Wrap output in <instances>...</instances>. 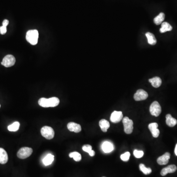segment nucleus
<instances>
[{"mask_svg": "<svg viewBox=\"0 0 177 177\" xmlns=\"http://www.w3.org/2000/svg\"><path fill=\"white\" fill-rule=\"evenodd\" d=\"M41 134L46 139L50 140L54 138L55 132L51 127L44 126L41 129Z\"/></svg>", "mask_w": 177, "mask_h": 177, "instance_id": "f03ea898", "label": "nucleus"}, {"mask_svg": "<svg viewBox=\"0 0 177 177\" xmlns=\"http://www.w3.org/2000/svg\"><path fill=\"white\" fill-rule=\"evenodd\" d=\"M151 83L152 86L154 88H158L161 86L162 84V79L159 77H154L153 78L149 80Z\"/></svg>", "mask_w": 177, "mask_h": 177, "instance_id": "dca6fc26", "label": "nucleus"}, {"mask_svg": "<svg viewBox=\"0 0 177 177\" xmlns=\"http://www.w3.org/2000/svg\"><path fill=\"white\" fill-rule=\"evenodd\" d=\"M88 154H89V155H90V156H91V157H93V156L95 155V151H93V150H92V151L88 153Z\"/></svg>", "mask_w": 177, "mask_h": 177, "instance_id": "2f4dec72", "label": "nucleus"}, {"mask_svg": "<svg viewBox=\"0 0 177 177\" xmlns=\"http://www.w3.org/2000/svg\"><path fill=\"white\" fill-rule=\"evenodd\" d=\"M133 154L136 158H141L143 156L144 152L142 151H138V150H135L133 152Z\"/></svg>", "mask_w": 177, "mask_h": 177, "instance_id": "cd10ccee", "label": "nucleus"}, {"mask_svg": "<svg viewBox=\"0 0 177 177\" xmlns=\"http://www.w3.org/2000/svg\"><path fill=\"white\" fill-rule=\"evenodd\" d=\"M49 107H54L59 105L60 103V100L56 97H53L48 99Z\"/></svg>", "mask_w": 177, "mask_h": 177, "instance_id": "4be33fe9", "label": "nucleus"}, {"mask_svg": "<svg viewBox=\"0 0 177 177\" xmlns=\"http://www.w3.org/2000/svg\"><path fill=\"white\" fill-rule=\"evenodd\" d=\"M172 30V27L167 22H165L162 23V27L160 29V32L161 33H164L167 31H170Z\"/></svg>", "mask_w": 177, "mask_h": 177, "instance_id": "aec40b11", "label": "nucleus"}, {"mask_svg": "<svg viewBox=\"0 0 177 177\" xmlns=\"http://www.w3.org/2000/svg\"><path fill=\"white\" fill-rule=\"evenodd\" d=\"M158 124L156 123H153L149 124V129H150L152 133L153 136L154 138L158 137L159 136L160 132L159 129L158 128Z\"/></svg>", "mask_w": 177, "mask_h": 177, "instance_id": "1a4fd4ad", "label": "nucleus"}, {"mask_svg": "<svg viewBox=\"0 0 177 177\" xmlns=\"http://www.w3.org/2000/svg\"><path fill=\"white\" fill-rule=\"evenodd\" d=\"M102 150L105 153H109L114 150V146L112 143L105 141L102 144Z\"/></svg>", "mask_w": 177, "mask_h": 177, "instance_id": "ddd939ff", "label": "nucleus"}, {"mask_svg": "<svg viewBox=\"0 0 177 177\" xmlns=\"http://www.w3.org/2000/svg\"></svg>", "mask_w": 177, "mask_h": 177, "instance_id": "f704fd0d", "label": "nucleus"}, {"mask_svg": "<svg viewBox=\"0 0 177 177\" xmlns=\"http://www.w3.org/2000/svg\"><path fill=\"white\" fill-rule=\"evenodd\" d=\"M16 60L15 57L12 55H7L2 59L1 64L6 67H12L15 63Z\"/></svg>", "mask_w": 177, "mask_h": 177, "instance_id": "423d86ee", "label": "nucleus"}, {"mask_svg": "<svg viewBox=\"0 0 177 177\" xmlns=\"http://www.w3.org/2000/svg\"><path fill=\"white\" fill-rule=\"evenodd\" d=\"M177 167L175 165H170L164 168L161 171V175L162 176H165L168 173H173L177 170Z\"/></svg>", "mask_w": 177, "mask_h": 177, "instance_id": "9b49d317", "label": "nucleus"}, {"mask_svg": "<svg viewBox=\"0 0 177 177\" xmlns=\"http://www.w3.org/2000/svg\"><path fill=\"white\" fill-rule=\"evenodd\" d=\"M140 170L145 175H148L152 173V169L150 168H147L143 164H140L139 165Z\"/></svg>", "mask_w": 177, "mask_h": 177, "instance_id": "a878e982", "label": "nucleus"}, {"mask_svg": "<svg viewBox=\"0 0 177 177\" xmlns=\"http://www.w3.org/2000/svg\"><path fill=\"white\" fill-rule=\"evenodd\" d=\"M0 107H1V106H0Z\"/></svg>", "mask_w": 177, "mask_h": 177, "instance_id": "72a5a7b5", "label": "nucleus"}, {"mask_svg": "<svg viewBox=\"0 0 177 177\" xmlns=\"http://www.w3.org/2000/svg\"><path fill=\"white\" fill-rule=\"evenodd\" d=\"M38 104L42 107H49L48 99L47 98H44V97L40 98L38 101Z\"/></svg>", "mask_w": 177, "mask_h": 177, "instance_id": "393cba45", "label": "nucleus"}, {"mask_svg": "<svg viewBox=\"0 0 177 177\" xmlns=\"http://www.w3.org/2000/svg\"><path fill=\"white\" fill-rule=\"evenodd\" d=\"M146 37H147L149 44L152 45H154L157 43V40L153 34H152L151 32H148L146 33Z\"/></svg>", "mask_w": 177, "mask_h": 177, "instance_id": "6ab92c4d", "label": "nucleus"}, {"mask_svg": "<svg viewBox=\"0 0 177 177\" xmlns=\"http://www.w3.org/2000/svg\"><path fill=\"white\" fill-rule=\"evenodd\" d=\"M123 126H124V131L127 134H131L132 132L133 129V122L131 119H129L127 117H126L123 119Z\"/></svg>", "mask_w": 177, "mask_h": 177, "instance_id": "7ed1b4c3", "label": "nucleus"}, {"mask_svg": "<svg viewBox=\"0 0 177 177\" xmlns=\"http://www.w3.org/2000/svg\"><path fill=\"white\" fill-rule=\"evenodd\" d=\"M8 161V155L4 149L0 148V163L6 164Z\"/></svg>", "mask_w": 177, "mask_h": 177, "instance_id": "4468645a", "label": "nucleus"}, {"mask_svg": "<svg viewBox=\"0 0 177 177\" xmlns=\"http://www.w3.org/2000/svg\"><path fill=\"white\" fill-rule=\"evenodd\" d=\"M123 118V115L121 111H115L112 113L110 117V120L113 123H118L120 122Z\"/></svg>", "mask_w": 177, "mask_h": 177, "instance_id": "6e6552de", "label": "nucleus"}, {"mask_svg": "<svg viewBox=\"0 0 177 177\" xmlns=\"http://www.w3.org/2000/svg\"><path fill=\"white\" fill-rule=\"evenodd\" d=\"M99 127H101L102 131L106 132L107 131V129L110 127V123L109 122L105 120V119H102L99 122Z\"/></svg>", "mask_w": 177, "mask_h": 177, "instance_id": "f3484780", "label": "nucleus"}, {"mask_svg": "<svg viewBox=\"0 0 177 177\" xmlns=\"http://www.w3.org/2000/svg\"><path fill=\"white\" fill-rule=\"evenodd\" d=\"M148 97V94L146 91L142 89H139L134 94V99L136 101H144Z\"/></svg>", "mask_w": 177, "mask_h": 177, "instance_id": "0eeeda50", "label": "nucleus"}, {"mask_svg": "<svg viewBox=\"0 0 177 177\" xmlns=\"http://www.w3.org/2000/svg\"><path fill=\"white\" fill-rule=\"evenodd\" d=\"M175 154H176V156H177V145H176V147H175Z\"/></svg>", "mask_w": 177, "mask_h": 177, "instance_id": "473e14b6", "label": "nucleus"}, {"mask_svg": "<svg viewBox=\"0 0 177 177\" xmlns=\"http://www.w3.org/2000/svg\"><path fill=\"white\" fill-rule=\"evenodd\" d=\"M164 18H165L164 13L161 12V13H159L158 15L154 18L153 22L156 25H160L162 23L163 21H164Z\"/></svg>", "mask_w": 177, "mask_h": 177, "instance_id": "412c9836", "label": "nucleus"}, {"mask_svg": "<svg viewBox=\"0 0 177 177\" xmlns=\"http://www.w3.org/2000/svg\"><path fill=\"white\" fill-rule=\"evenodd\" d=\"M131 156V153L129 152H126L121 156V159L124 162H127L129 160V158Z\"/></svg>", "mask_w": 177, "mask_h": 177, "instance_id": "bb28decb", "label": "nucleus"}, {"mask_svg": "<svg viewBox=\"0 0 177 177\" xmlns=\"http://www.w3.org/2000/svg\"><path fill=\"white\" fill-rule=\"evenodd\" d=\"M170 158V154L169 153H166L163 155L159 157L157 159V162L159 165H166L168 163Z\"/></svg>", "mask_w": 177, "mask_h": 177, "instance_id": "9d476101", "label": "nucleus"}, {"mask_svg": "<svg viewBox=\"0 0 177 177\" xmlns=\"http://www.w3.org/2000/svg\"><path fill=\"white\" fill-rule=\"evenodd\" d=\"M9 23V20H7L6 19V20H5L4 21L2 22V26H4L5 27H6L7 25H8Z\"/></svg>", "mask_w": 177, "mask_h": 177, "instance_id": "7c9ffc66", "label": "nucleus"}, {"mask_svg": "<svg viewBox=\"0 0 177 177\" xmlns=\"http://www.w3.org/2000/svg\"><path fill=\"white\" fill-rule=\"evenodd\" d=\"M166 123L169 127H173L177 124V121L170 114H167L166 116Z\"/></svg>", "mask_w": 177, "mask_h": 177, "instance_id": "2eb2a0df", "label": "nucleus"}, {"mask_svg": "<svg viewBox=\"0 0 177 177\" xmlns=\"http://www.w3.org/2000/svg\"><path fill=\"white\" fill-rule=\"evenodd\" d=\"M150 112L153 116L158 117L162 112V108L158 102H153L150 107Z\"/></svg>", "mask_w": 177, "mask_h": 177, "instance_id": "39448f33", "label": "nucleus"}, {"mask_svg": "<svg viewBox=\"0 0 177 177\" xmlns=\"http://www.w3.org/2000/svg\"><path fill=\"white\" fill-rule=\"evenodd\" d=\"M54 159V156L52 154L49 153L45 157L42 162L44 165L45 166H48V165H50L52 163Z\"/></svg>", "mask_w": 177, "mask_h": 177, "instance_id": "a211bd4d", "label": "nucleus"}, {"mask_svg": "<svg viewBox=\"0 0 177 177\" xmlns=\"http://www.w3.org/2000/svg\"><path fill=\"white\" fill-rule=\"evenodd\" d=\"M67 128L71 132L78 133L81 131V127L80 124L73 122H70L67 124Z\"/></svg>", "mask_w": 177, "mask_h": 177, "instance_id": "f8f14e48", "label": "nucleus"}, {"mask_svg": "<svg viewBox=\"0 0 177 177\" xmlns=\"http://www.w3.org/2000/svg\"><path fill=\"white\" fill-rule=\"evenodd\" d=\"M19 127H20V123L18 122H15L8 126L7 128L10 132H16L19 129Z\"/></svg>", "mask_w": 177, "mask_h": 177, "instance_id": "5701e85b", "label": "nucleus"}, {"mask_svg": "<svg viewBox=\"0 0 177 177\" xmlns=\"http://www.w3.org/2000/svg\"><path fill=\"white\" fill-rule=\"evenodd\" d=\"M26 38L30 44L32 45H35L37 44L38 41V31L37 30H29L27 32Z\"/></svg>", "mask_w": 177, "mask_h": 177, "instance_id": "f257e3e1", "label": "nucleus"}, {"mask_svg": "<svg viewBox=\"0 0 177 177\" xmlns=\"http://www.w3.org/2000/svg\"><path fill=\"white\" fill-rule=\"evenodd\" d=\"M32 149L31 148L23 147L21 148L17 152V156L18 158L25 159L31 155Z\"/></svg>", "mask_w": 177, "mask_h": 177, "instance_id": "20e7f679", "label": "nucleus"}, {"mask_svg": "<svg viewBox=\"0 0 177 177\" xmlns=\"http://www.w3.org/2000/svg\"><path fill=\"white\" fill-rule=\"evenodd\" d=\"M6 32V27L2 26L0 27V34L2 35H4Z\"/></svg>", "mask_w": 177, "mask_h": 177, "instance_id": "c756f323", "label": "nucleus"}, {"mask_svg": "<svg viewBox=\"0 0 177 177\" xmlns=\"http://www.w3.org/2000/svg\"><path fill=\"white\" fill-rule=\"evenodd\" d=\"M69 157L71 158H73L76 162H79L81 160V155L78 152H74L71 153L69 154Z\"/></svg>", "mask_w": 177, "mask_h": 177, "instance_id": "b1692460", "label": "nucleus"}, {"mask_svg": "<svg viewBox=\"0 0 177 177\" xmlns=\"http://www.w3.org/2000/svg\"><path fill=\"white\" fill-rule=\"evenodd\" d=\"M82 149L85 152H87V153H89L92 150V146L91 145H85L83 147Z\"/></svg>", "mask_w": 177, "mask_h": 177, "instance_id": "c85d7f7f", "label": "nucleus"}]
</instances>
